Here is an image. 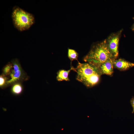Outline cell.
Masks as SVG:
<instances>
[{"mask_svg": "<svg viewBox=\"0 0 134 134\" xmlns=\"http://www.w3.org/2000/svg\"><path fill=\"white\" fill-rule=\"evenodd\" d=\"M115 59L113 58L109 59L97 68L101 75L105 74L111 75L112 74L113 72L114 61Z\"/></svg>", "mask_w": 134, "mask_h": 134, "instance_id": "cell-6", "label": "cell"}, {"mask_svg": "<svg viewBox=\"0 0 134 134\" xmlns=\"http://www.w3.org/2000/svg\"><path fill=\"white\" fill-rule=\"evenodd\" d=\"M75 69V71L77 73L76 80L87 87H92L99 82L101 74L96 67L88 63L78 62Z\"/></svg>", "mask_w": 134, "mask_h": 134, "instance_id": "cell-1", "label": "cell"}, {"mask_svg": "<svg viewBox=\"0 0 134 134\" xmlns=\"http://www.w3.org/2000/svg\"><path fill=\"white\" fill-rule=\"evenodd\" d=\"M22 83L20 82H17L11 85V91L13 95L17 96L22 93L23 90Z\"/></svg>", "mask_w": 134, "mask_h": 134, "instance_id": "cell-9", "label": "cell"}, {"mask_svg": "<svg viewBox=\"0 0 134 134\" xmlns=\"http://www.w3.org/2000/svg\"><path fill=\"white\" fill-rule=\"evenodd\" d=\"M13 67V65L11 62H9L3 68L2 73L8 78Z\"/></svg>", "mask_w": 134, "mask_h": 134, "instance_id": "cell-10", "label": "cell"}, {"mask_svg": "<svg viewBox=\"0 0 134 134\" xmlns=\"http://www.w3.org/2000/svg\"><path fill=\"white\" fill-rule=\"evenodd\" d=\"M114 67L120 70H125L134 67V63L121 59H115L114 61Z\"/></svg>", "mask_w": 134, "mask_h": 134, "instance_id": "cell-7", "label": "cell"}, {"mask_svg": "<svg viewBox=\"0 0 134 134\" xmlns=\"http://www.w3.org/2000/svg\"><path fill=\"white\" fill-rule=\"evenodd\" d=\"M131 29L132 31H134V23L132 26L131 27Z\"/></svg>", "mask_w": 134, "mask_h": 134, "instance_id": "cell-14", "label": "cell"}, {"mask_svg": "<svg viewBox=\"0 0 134 134\" xmlns=\"http://www.w3.org/2000/svg\"><path fill=\"white\" fill-rule=\"evenodd\" d=\"M9 78L2 73L0 76V87L3 89L7 87V82Z\"/></svg>", "mask_w": 134, "mask_h": 134, "instance_id": "cell-12", "label": "cell"}, {"mask_svg": "<svg viewBox=\"0 0 134 134\" xmlns=\"http://www.w3.org/2000/svg\"><path fill=\"white\" fill-rule=\"evenodd\" d=\"M11 61L13 64V67L8 77L9 80L7 82V87L11 86L17 82H22L29 79L28 76L23 69L17 59H13Z\"/></svg>", "mask_w": 134, "mask_h": 134, "instance_id": "cell-4", "label": "cell"}, {"mask_svg": "<svg viewBox=\"0 0 134 134\" xmlns=\"http://www.w3.org/2000/svg\"><path fill=\"white\" fill-rule=\"evenodd\" d=\"M67 56L71 62V64L72 62L74 60H77L78 61V54L75 50L68 48V50Z\"/></svg>", "mask_w": 134, "mask_h": 134, "instance_id": "cell-11", "label": "cell"}, {"mask_svg": "<svg viewBox=\"0 0 134 134\" xmlns=\"http://www.w3.org/2000/svg\"><path fill=\"white\" fill-rule=\"evenodd\" d=\"M130 103L133 108L132 113H134V97H133L130 100Z\"/></svg>", "mask_w": 134, "mask_h": 134, "instance_id": "cell-13", "label": "cell"}, {"mask_svg": "<svg viewBox=\"0 0 134 134\" xmlns=\"http://www.w3.org/2000/svg\"><path fill=\"white\" fill-rule=\"evenodd\" d=\"M122 31V29L116 33L111 34L105 39L107 46L115 59L117 58L118 55L119 42Z\"/></svg>", "mask_w": 134, "mask_h": 134, "instance_id": "cell-5", "label": "cell"}, {"mask_svg": "<svg viewBox=\"0 0 134 134\" xmlns=\"http://www.w3.org/2000/svg\"><path fill=\"white\" fill-rule=\"evenodd\" d=\"M11 16L14 27L20 31L28 29L35 22L33 15L17 6L13 7Z\"/></svg>", "mask_w": 134, "mask_h": 134, "instance_id": "cell-3", "label": "cell"}, {"mask_svg": "<svg viewBox=\"0 0 134 134\" xmlns=\"http://www.w3.org/2000/svg\"><path fill=\"white\" fill-rule=\"evenodd\" d=\"M71 70L75 71V69L73 66H71L70 69L68 70L64 69L59 70L57 72L56 79L58 81H68L69 79L68 75Z\"/></svg>", "mask_w": 134, "mask_h": 134, "instance_id": "cell-8", "label": "cell"}, {"mask_svg": "<svg viewBox=\"0 0 134 134\" xmlns=\"http://www.w3.org/2000/svg\"><path fill=\"white\" fill-rule=\"evenodd\" d=\"M112 58L114 59L109 52L104 40L93 46L83 60L85 62L97 68L108 60Z\"/></svg>", "mask_w": 134, "mask_h": 134, "instance_id": "cell-2", "label": "cell"}]
</instances>
